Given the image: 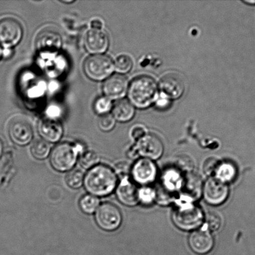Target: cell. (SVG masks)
I'll return each mask as SVG.
<instances>
[{
  "label": "cell",
  "instance_id": "obj_1",
  "mask_svg": "<svg viewBox=\"0 0 255 255\" xmlns=\"http://www.w3.org/2000/svg\"><path fill=\"white\" fill-rule=\"evenodd\" d=\"M116 173L106 165L92 167L85 176L84 186L92 196L104 197L114 191L117 185Z\"/></svg>",
  "mask_w": 255,
  "mask_h": 255
},
{
  "label": "cell",
  "instance_id": "obj_2",
  "mask_svg": "<svg viewBox=\"0 0 255 255\" xmlns=\"http://www.w3.org/2000/svg\"><path fill=\"white\" fill-rule=\"evenodd\" d=\"M157 87L151 77L142 76L131 82L129 90V98L131 104L138 108H146L156 101Z\"/></svg>",
  "mask_w": 255,
  "mask_h": 255
},
{
  "label": "cell",
  "instance_id": "obj_3",
  "mask_svg": "<svg viewBox=\"0 0 255 255\" xmlns=\"http://www.w3.org/2000/svg\"><path fill=\"white\" fill-rule=\"evenodd\" d=\"M81 145L61 142L54 147L50 162L55 170L60 172L69 171L76 164L77 156L82 151Z\"/></svg>",
  "mask_w": 255,
  "mask_h": 255
},
{
  "label": "cell",
  "instance_id": "obj_4",
  "mask_svg": "<svg viewBox=\"0 0 255 255\" xmlns=\"http://www.w3.org/2000/svg\"><path fill=\"white\" fill-rule=\"evenodd\" d=\"M84 70L89 78L100 81L111 76L114 70V64L109 56L95 54L84 62Z\"/></svg>",
  "mask_w": 255,
  "mask_h": 255
},
{
  "label": "cell",
  "instance_id": "obj_5",
  "mask_svg": "<svg viewBox=\"0 0 255 255\" xmlns=\"http://www.w3.org/2000/svg\"><path fill=\"white\" fill-rule=\"evenodd\" d=\"M172 217L175 224L179 229L191 231L201 226L204 215L198 206L191 205L176 209Z\"/></svg>",
  "mask_w": 255,
  "mask_h": 255
},
{
  "label": "cell",
  "instance_id": "obj_6",
  "mask_svg": "<svg viewBox=\"0 0 255 255\" xmlns=\"http://www.w3.org/2000/svg\"><path fill=\"white\" fill-rule=\"evenodd\" d=\"M95 219L100 228L106 231H114L121 226L122 215L116 206L106 202L97 209Z\"/></svg>",
  "mask_w": 255,
  "mask_h": 255
},
{
  "label": "cell",
  "instance_id": "obj_7",
  "mask_svg": "<svg viewBox=\"0 0 255 255\" xmlns=\"http://www.w3.org/2000/svg\"><path fill=\"white\" fill-rule=\"evenodd\" d=\"M22 36L21 24L11 17L0 20V44L9 49L19 43Z\"/></svg>",
  "mask_w": 255,
  "mask_h": 255
},
{
  "label": "cell",
  "instance_id": "obj_8",
  "mask_svg": "<svg viewBox=\"0 0 255 255\" xmlns=\"http://www.w3.org/2000/svg\"><path fill=\"white\" fill-rule=\"evenodd\" d=\"M204 195L209 204L217 206L226 201L229 196V187L226 182L217 177H212L205 184Z\"/></svg>",
  "mask_w": 255,
  "mask_h": 255
},
{
  "label": "cell",
  "instance_id": "obj_9",
  "mask_svg": "<svg viewBox=\"0 0 255 255\" xmlns=\"http://www.w3.org/2000/svg\"><path fill=\"white\" fill-rule=\"evenodd\" d=\"M9 134L15 144L25 146L31 141L33 130L28 122L22 119H14L9 125Z\"/></svg>",
  "mask_w": 255,
  "mask_h": 255
},
{
  "label": "cell",
  "instance_id": "obj_10",
  "mask_svg": "<svg viewBox=\"0 0 255 255\" xmlns=\"http://www.w3.org/2000/svg\"><path fill=\"white\" fill-rule=\"evenodd\" d=\"M136 149L141 156L157 159L162 156L164 146L158 137L152 134H146L139 139Z\"/></svg>",
  "mask_w": 255,
  "mask_h": 255
},
{
  "label": "cell",
  "instance_id": "obj_11",
  "mask_svg": "<svg viewBox=\"0 0 255 255\" xmlns=\"http://www.w3.org/2000/svg\"><path fill=\"white\" fill-rule=\"evenodd\" d=\"M117 198L121 203L127 206H136L141 200V194L139 187L127 177H123L116 190Z\"/></svg>",
  "mask_w": 255,
  "mask_h": 255
},
{
  "label": "cell",
  "instance_id": "obj_12",
  "mask_svg": "<svg viewBox=\"0 0 255 255\" xmlns=\"http://www.w3.org/2000/svg\"><path fill=\"white\" fill-rule=\"evenodd\" d=\"M109 44V37L102 30H89L84 37L85 47L91 54L104 53L108 48Z\"/></svg>",
  "mask_w": 255,
  "mask_h": 255
},
{
  "label": "cell",
  "instance_id": "obj_13",
  "mask_svg": "<svg viewBox=\"0 0 255 255\" xmlns=\"http://www.w3.org/2000/svg\"><path fill=\"white\" fill-rule=\"evenodd\" d=\"M159 87L162 94L172 99L181 97L185 90L183 79L176 74H167L162 77Z\"/></svg>",
  "mask_w": 255,
  "mask_h": 255
},
{
  "label": "cell",
  "instance_id": "obj_14",
  "mask_svg": "<svg viewBox=\"0 0 255 255\" xmlns=\"http://www.w3.org/2000/svg\"><path fill=\"white\" fill-rule=\"evenodd\" d=\"M128 88V81L122 75H114L106 80L103 85V92L109 99H119L126 95Z\"/></svg>",
  "mask_w": 255,
  "mask_h": 255
},
{
  "label": "cell",
  "instance_id": "obj_15",
  "mask_svg": "<svg viewBox=\"0 0 255 255\" xmlns=\"http://www.w3.org/2000/svg\"><path fill=\"white\" fill-rule=\"evenodd\" d=\"M179 190L182 196L187 199L193 201L199 199L202 191L201 177L194 172H188L182 179Z\"/></svg>",
  "mask_w": 255,
  "mask_h": 255
},
{
  "label": "cell",
  "instance_id": "obj_16",
  "mask_svg": "<svg viewBox=\"0 0 255 255\" xmlns=\"http://www.w3.org/2000/svg\"><path fill=\"white\" fill-rule=\"evenodd\" d=\"M132 173L139 183L148 184L153 181L156 176V166L149 159H140L135 164Z\"/></svg>",
  "mask_w": 255,
  "mask_h": 255
},
{
  "label": "cell",
  "instance_id": "obj_17",
  "mask_svg": "<svg viewBox=\"0 0 255 255\" xmlns=\"http://www.w3.org/2000/svg\"><path fill=\"white\" fill-rule=\"evenodd\" d=\"M214 244L212 235L207 231H197L189 237V245L195 253L205 255L212 251Z\"/></svg>",
  "mask_w": 255,
  "mask_h": 255
},
{
  "label": "cell",
  "instance_id": "obj_18",
  "mask_svg": "<svg viewBox=\"0 0 255 255\" xmlns=\"http://www.w3.org/2000/svg\"><path fill=\"white\" fill-rule=\"evenodd\" d=\"M36 47L39 51L46 53H54L61 48L62 39L57 32L46 30L37 37Z\"/></svg>",
  "mask_w": 255,
  "mask_h": 255
},
{
  "label": "cell",
  "instance_id": "obj_19",
  "mask_svg": "<svg viewBox=\"0 0 255 255\" xmlns=\"http://www.w3.org/2000/svg\"><path fill=\"white\" fill-rule=\"evenodd\" d=\"M38 131L45 141L51 142L58 141L63 133L61 124L53 119L42 120L39 124Z\"/></svg>",
  "mask_w": 255,
  "mask_h": 255
},
{
  "label": "cell",
  "instance_id": "obj_20",
  "mask_svg": "<svg viewBox=\"0 0 255 255\" xmlns=\"http://www.w3.org/2000/svg\"><path fill=\"white\" fill-rule=\"evenodd\" d=\"M176 191L171 184L166 181L159 182L155 187L154 196L160 205H169L176 198Z\"/></svg>",
  "mask_w": 255,
  "mask_h": 255
},
{
  "label": "cell",
  "instance_id": "obj_21",
  "mask_svg": "<svg viewBox=\"0 0 255 255\" xmlns=\"http://www.w3.org/2000/svg\"><path fill=\"white\" fill-rule=\"evenodd\" d=\"M135 110L131 102L127 100L117 101L112 110V115L115 119L119 122L131 121L133 118Z\"/></svg>",
  "mask_w": 255,
  "mask_h": 255
},
{
  "label": "cell",
  "instance_id": "obj_22",
  "mask_svg": "<svg viewBox=\"0 0 255 255\" xmlns=\"http://www.w3.org/2000/svg\"><path fill=\"white\" fill-rule=\"evenodd\" d=\"M50 147L48 142L42 139H37L32 143L31 152L35 158L39 160L46 159L50 152Z\"/></svg>",
  "mask_w": 255,
  "mask_h": 255
},
{
  "label": "cell",
  "instance_id": "obj_23",
  "mask_svg": "<svg viewBox=\"0 0 255 255\" xmlns=\"http://www.w3.org/2000/svg\"><path fill=\"white\" fill-rule=\"evenodd\" d=\"M99 204V200L92 195H85L80 199L79 206L85 214H93Z\"/></svg>",
  "mask_w": 255,
  "mask_h": 255
},
{
  "label": "cell",
  "instance_id": "obj_24",
  "mask_svg": "<svg viewBox=\"0 0 255 255\" xmlns=\"http://www.w3.org/2000/svg\"><path fill=\"white\" fill-rule=\"evenodd\" d=\"M236 170L233 165L222 163L216 172L217 178L224 182L231 181L236 176Z\"/></svg>",
  "mask_w": 255,
  "mask_h": 255
},
{
  "label": "cell",
  "instance_id": "obj_25",
  "mask_svg": "<svg viewBox=\"0 0 255 255\" xmlns=\"http://www.w3.org/2000/svg\"><path fill=\"white\" fill-rule=\"evenodd\" d=\"M174 166L177 171L191 172L194 168V162L187 155H179L174 159Z\"/></svg>",
  "mask_w": 255,
  "mask_h": 255
},
{
  "label": "cell",
  "instance_id": "obj_26",
  "mask_svg": "<svg viewBox=\"0 0 255 255\" xmlns=\"http://www.w3.org/2000/svg\"><path fill=\"white\" fill-rule=\"evenodd\" d=\"M66 184L72 189H79L83 183L84 174L78 169L72 170L66 176Z\"/></svg>",
  "mask_w": 255,
  "mask_h": 255
},
{
  "label": "cell",
  "instance_id": "obj_27",
  "mask_svg": "<svg viewBox=\"0 0 255 255\" xmlns=\"http://www.w3.org/2000/svg\"><path fill=\"white\" fill-rule=\"evenodd\" d=\"M99 157L96 152L87 151L81 155L79 159V163L84 169H90L98 163Z\"/></svg>",
  "mask_w": 255,
  "mask_h": 255
},
{
  "label": "cell",
  "instance_id": "obj_28",
  "mask_svg": "<svg viewBox=\"0 0 255 255\" xmlns=\"http://www.w3.org/2000/svg\"><path fill=\"white\" fill-rule=\"evenodd\" d=\"M132 67V59L126 55H121L117 57L114 64V69L121 73H126L131 69Z\"/></svg>",
  "mask_w": 255,
  "mask_h": 255
},
{
  "label": "cell",
  "instance_id": "obj_29",
  "mask_svg": "<svg viewBox=\"0 0 255 255\" xmlns=\"http://www.w3.org/2000/svg\"><path fill=\"white\" fill-rule=\"evenodd\" d=\"M112 108L111 100L106 97H100L94 103V111L99 115H106Z\"/></svg>",
  "mask_w": 255,
  "mask_h": 255
},
{
  "label": "cell",
  "instance_id": "obj_30",
  "mask_svg": "<svg viewBox=\"0 0 255 255\" xmlns=\"http://www.w3.org/2000/svg\"><path fill=\"white\" fill-rule=\"evenodd\" d=\"M206 221L207 226L211 231H217L221 226V217L216 212H208L206 216Z\"/></svg>",
  "mask_w": 255,
  "mask_h": 255
},
{
  "label": "cell",
  "instance_id": "obj_31",
  "mask_svg": "<svg viewBox=\"0 0 255 255\" xmlns=\"http://www.w3.org/2000/svg\"><path fill=\"white\" fill-rule=\"evenodd\" d=\"M98 124L100 129L102 131H109L114 127L116 121L111 115L106 114L99 119Z\"/></svg>",
  "mask_w": 255,
  "mask_h": 255
},
{
  "label": "cell",
  "instance_id": "obj_32",
  "mask_svg": "<svg viewBox=\"0 0 255 255\" xmlns=\"http://www.w3.org/2000/svg\"><path fill=\"white\" fill-rule=\"evenodd\" d=\"M221 164V162L215 157L207 159L204 165V172L207 175L216 174Z\"/></svg>",
  "mask_w": 255,
  "mask_h": 255
},
{
  "label": "cell",
  "instance_id": "obj_33",
  "mask_svg": "<svg viewBox=\"0 0 255 255\" xmlns=\"http://www.w3.org/2000/svg\"><path fill=\"white\" fill-rule=\"evenodd\" d=\"M115 169H116L117 174H118L119 176L126 177L130 171V166L127 162H120L116 165Z\"/></svg>",
  "mask_w": 255,
  "mask_h": 255
},
{
  "label": "cell",
  "instance_id": "obj_34",
  "mask_svg": "<svg viewBox=\"0 0 255 255\" xmlns=\"http://www.w3.org/2000/svg\"><path fill=\"white\" fill-rule=\"evenodd\" d=\"M146 134V131H145L144 128L141 127H135L132 131V136H133L134 139H141Z\"/></svg>",
  "mask_w": 255,
  "mask_h": 255
},
{
  "label": "cell",
  "instance_id": "obj_35",
  "mask_svg": "<svg viewBox=\"0 0 255 255\" xmlns=\"http://www.w3.org/2000/svg\"><path fill=\"white\" fill-rule=\"evenodd\" d=\"M91 26L92 29L101 30L102 22L99 19H94L91 22Z\"/></svg>",
  "mask_w": 255,
  "mask_h": 255
},
{
  "label": "cell",
  "instance_id": "obj_36",
  "mask_svg": "<svg viewBox=\"0 0 255 255\" xmlns=\"http://www.w3.org/2000/svg\"><path fill=\"white\" fill-rule=\"evenodd\" d=\"M169 102L167 101V99H162L160 100V101L157 102V106L159 107V108H162V107H165L169 106Z\"/></svg>",
  "mask_w": 255,
  "mask_h": 255
},
{
  "label": "cell",
  "instance_id": "obj_37",
  "mask_svg": "<svg viewBox=\"0 0 255 255\" xmlns=\"http://www.w3.org/2000/svg\"><path fill=\"white\" fill-rule=\"evenodd\" d=\"M2 151H3V142L2 140L0 139V157H1Z\"/></svg>",
  "mask_w": 255,
  "mask_h": 255
},
{
  "label": "cell",
  "instance_id": "obj_38",
  "mask_svg": "<svg viewBox=\"0 0 255 255\" xmlns=\"http://www.w3.org/2000/svg\"><path fill=\"white\" fill-rule=\"evenodd\" d=\"M2 53H3L5 57L9 56V55L11 54V51L9 49H6L4 52H2Z\"/></svg>",
  "mask_w": 255,
  "mask_h": 255
},
{
  "label": "cell",
  "instance_id": "obj_39",
  "mask_svg": "<svg viewBox=\"0 0 255 255\" xmlns=\"http://www.w3.org/2000/svg\"><path fill=\"white\" fill-rule=\"evenodd\" d=\"M61 2H64V3H71V2H73L74 1H61Z\"/></svg>",
  "mask_w": 255,
  "mask_h": 255
},
{
  "label": "cell",
  "instance_id": "obj_40",
  "mask_svg": "<svg viewBox=\"0 0 255 255\" xmlns=\"http://www.w3.org/2000/svg\"><path fill=\"white\" fill-rule=\"evenodd\" d=\"M2 54V50L1 49V47H0V58H1Z\"/></svg>",
  "mask_w": 255,
  "mask_h": 255
}]
</instances>
